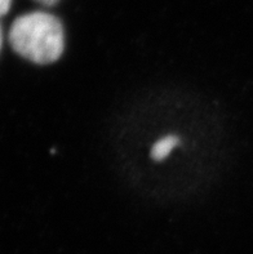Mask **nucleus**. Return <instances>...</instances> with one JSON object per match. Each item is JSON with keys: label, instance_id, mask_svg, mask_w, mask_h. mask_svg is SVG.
<instances>
[{"label": "nucleus", "instance_id": "39448f33", "mask_svg": "<svg viewBox=\"0 0 253 254\" xmlns=\"http://www.w3.org/2000/svg\"><path fill=\"white\" fill-rule=\"evenodd\" d=\"M1 42H3V35H1V26H0V48H1Z\"/></svg>", "mask_w": 253, "mask_h": 254}, {"label": "nucleus", "instance_id": "f257e3e1", "mask_svg": "<svg viewBox=\"0 0 253 254\" xmlns=\"http://www.w3.org/2000/svg\"><path fill=\"white\" fill-rule=\"evenodd\" d=\"M9 42L26 60L39 64H52L64 52V27L57 17L47 12L26 13L13 22Z\"/></svg>", "mask_w": 253, "mask_h": 254}, {"label": "nucleus", "instance_id": "20e7f679", "mask_svg": "<svg viewBox=\"0 0 253 254\" xmlns=\"http://www.w3.org/2000/svg\"><path fill=\"white\" fill-rule=\"evenodd\" d=\"M36 1L44 4V5H52V4L57 3L58 0H36Z\"/></svg>", "mask_w": 253, "mask_h": 254}, {"label": "nucleus", "instance_id": "f03ea898", "mask_svg": "<svg viewBox=\"0 0 253 254\" xmlns=\"http://www.w3.org/2000/svg\"><path fill=\"white\" fill-rule=\"evenodd\" d=\"M179 143V138L177 135H166L163 138H161L159 141L153 146L151 148V158L157 161H162L166 158H168V155L170 154L173 148L177 147Z\"/></svg>", "mask_w": 253, "mask_h": 254}, {"label": "nucleus", "instance_id": "7ed1b4c3", "mask_svg": "<svg viewBox=\"0 0 253 254\" xmlns=\"http://www.w3.org/2000/svg\"><path fill=\"white\" fill-rule=\"evenodd\" d=\"M12 0H0V17H3L10 8Z\"/></svg>", "mask_w": 253, "mask_h": 254}]
</instances>
